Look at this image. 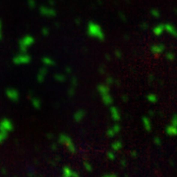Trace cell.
<instances>
[{"instance_id":"obj_22","label":"cell","mask_w":177,"mask_h":177,"mask_svg":"<svg viewBox=\"0 0 177 177\" xmlns=\"http://www.w3.org/2000/svg\"><path fill=\"white\" fill-rule=\"evenodd\" d=\"M112 130L114 131L115 134H117V133L119 132V131H120V126L118 125V124H115V125L112 127Z\"/></svg>"},{"instance_id":"obj_23","label":"cell","mask_w":177,"mask_h":177,"mask_svg":"<svg viewBox=\"0 0 177 177\" xmlns=\"http://www.w3.org/2000/svg\"><path fill=\"white\" fill-rule=\"evenodd\" d=\"M28 3H29L30 8H34V7H35V1H34V0H29Z\"/></svg>"},{"instance_id":"obj_8","label":"cell","mask_w":177,"mask_h":177,"mask_svg":"<svg viewBox=\"0 0 177 177\" xmlns=\"http://www.w3.org/2000/svg\"><path fill=\"white\" fill-rule=\"evenodd\" d=\"M45 75H47V68H46V66L42 67V68H40V71H38V77H37L38 82L40 83V84L44 83V79H45Z\"/></svg>"},{"instance_id":"obj_9","label":"cell","mask_w":177,"mask_h":177,"mask_svg":"<svg viewBox=\"0 0 177 177\" xmlns=\"http://www.w3.org/2000/svg\"><path fill=\"white\" fill-rule=\"evenodd\" d=\"M63 177H80V174L73 171L68 166H64L63 167Z\"/></svg>"},{"instance_id":"obj_19","label":"cell","mask_w":177,"mask_h":177,"mask_svg":"<svg viewBox=\"0 0 177 177\" xmlns=\"http://www.w3.org/2000/svg\"><path fill=\"white\" fill-rule=\"evenodd\" d=\"M84 166H85V168H86L88 172H92V171H93V167H92V165L90 164V162H88V161L85 160V161H84Z\"/></svg>"},{"instance_id":"obj_15","label":"cell","mask_w":177,"mask_h":177,"mask_svg":"<svg viewBox=\"0 0 177 177\" xmlns=\"http://www.w3.org/2000/svg\"><path fill=\"white\" fill-rule=\"evenodd\" d=\"M32 104L34 105V107L35 109H40V106H41V101H40V98H32Z\"/></svg>"},{"instance_id":"obj_24","label":"cell","mask_w":177,"mask_h":177,"mask_svg":"<svg viewBox=\"0 0 177 177\" xmlns=\"http://www.w3.org/2000/svg\"><path fill=\"white\" fill-rule=\"evenodd\" d=\"M48 34H49V31L47 28H44V29H42V34H44V37H46Z\"/></svg>"},{"instance_id":"obj_27","label":"cell","mask_w":177,"mask_h":177,"mask_svg":"<svg viewBox=\"0 0 177 177\" xmlns=\"http://www.w3.org/2000/svg\"><path fill=\"white\" fill-rule=\"evenodd\" d=\"M2 28H1V21H0V40H1V38H2Z\"/></svg>"},{"instance_id":"obj_28","label":"cell","mask_w":177,"mask_h":177,"mask_svg":"<svg viewBox=\"0 0 177 177\" xmlns=\"http://www.w3.org/2000/svg\"><path fill=\"white\" fill-rule=\"evenodd\" d=\"M47 137L48 139H53V135H51V134H47Z\"/></svg>"},{"instance_id":"obj_16","label":"cell","mask_w":177,"mask_h":177,"mask_svg":"<svg viewBox=\"0 0 177 177\" xmlns=\"http://www.w3.org/2000/svg\"><path fill=\"white\" fill-rule=\"evenodd\" d=\"M111 148H112V150L113 151H115V152H117L119 150H121V148H122V143L120 141H116L114 142L112 145H111Z\"/></svg>"},{"instance_id":"obj_12","label":"cell","mask_w":177,"mask_h":177,"mask_svg":"<svg viewBox=\"0 0 177 177\" xmlns=\"http://www.w3.org/2000/svg\"><path fill=\"white\" fill-rule=\"evenodd\" d=\"M98 91L100 95L107 94H109V87L107 86V85H98Z\"/></svg>"},{"instance_id":"obj_6","label":"cell","mask_w":177,"mask_h":177,"mask_svg":"<svg viewBox=\"0 0 177 177\" xmlns=\"http://www.w3.org/2000/svg\"><path fill=\"white\" fill-rule=\"evenodd\" d=\"M5 94L7 95V98H9L10 100H12L14 102H17L18 100H19L20 98V94L19 92H18L16 88H7Z\"/></svg>"},{"instance_id":"obj_5","label":"cell","mask_w":177,"mask_h":177,"mask_svg":"<svg viewBox=\"0 0 177 177\" xmlns=\"http://www.w3.org/2000/svg\"><path fill=\"white\" fill-rule=\"evenodd\" d=\"M0 130L1 131H5V132L9 133L11 131L14 130V125L12 121L8 118H4L0 121Z\"/></svg>"},{"instance_id":"obj_1","label":"cell","mask_w":177,"mask_h":177,"mask_svg":"<svg viewBox=\"0 0 177 177\" xmlns=\"http://www.w3.org/2000/svg\"><path fill=\"white\" fill-rule=\"evenodd\" d=\"M87 33L91 38H94L98 40H104V33L102 31L101 27L94 22H90L87 28Z\"/></svg>"},{"instance_id":"obj_14","label":"cell","mask_w":177,"mask_h":177,"mask_svg":"<svg viewBox=\"0 0 177 177\" xmlns=\"http://www.w3.org/2000/svg\"><path fill=\"white\" fill-rule=\"evenodd\" d=\"M42 63L44 64V66L46 67H50V66H54L55 65V61L49 57H44L42 58Z\"/></svg>"},{"instance_id":"obj_2","label":"cell","mask_w":177,"mask_h":177,"mask_svg":"<svg viewBox=\"0 0 177 177\" xmlns=\"http://www.w3.org/2000/svg\"><path fill=\"white\" fill-rule=\"evenodd\" d=\"M34 44V38L32 35H25L19 41V49L21 53H27L28 49Z\"/></svg>"},{"instance_id":"obj_17","label":"cell","mask_w":177,"mask_h":177,"mask_svg":"<svg viewBox=\"0 0 177 177\" xmlns=\"http://www.w3.org/2000/svg\"><path fill=\"white\" fill-rule=\"evenodd\" d=\"M8 134L9 133L5 132V131H1V130H0V144H2L3 142H4L7 139V138H8Z\"/></svg>"},{"instance_id":"obj_26","label":"cell","mask_w":177,"mask_h":177,"mask_svg":"<svg viewBox=\"0 0 177 177\" xmlns=\"http://www.w3.org/2000/svg\"><path fill=\"white\" fill-rule=\"evenodd\" d=\"M51 148L53 151H55V150H57V144H52V147Z\"/></svg>"},{"instance_id":"obj_20","label":"cell","mask_w":177,"mask_h":177,"mask_svg":"<svg viewBox=\"0 0 177 177\" xmlns=\"http://www.w3.org/2000/svg\"><path fill=\"white\" fill-rule=\"evenodd\" d=\"M106 134H107V136L109 137V138H113L115 136V133H114V131L112 130V128H109L108 130H107V132H106Z\"/></svg>"},{"instance_id":"obj_21","label":"cell","mask_w":177,"mask_h":177,"mask_svg":"<svg viewBox=\"0 0 177 177\" xmlns=\"http://www.w3.org/2000/svg\"><path fill=\"white\" fill-rule=\"evenodd\" d=\"M107 157H108L109 159H111V160H114L115 159V155H114V153H113V152H108Z\"/></svg>"},{"instance_id":"obj_18","label":"cell","mask_w":177,"mask_h":177,"mask_svg":"<svg viewBox=\"0 0 177 177\" xmlns=\"http://www.w3.org/2000/svg\"><path fill=\"white\" fill-rule=\"evenodd\" d=\"M54 79L57 81V82L62 83V82H64L65 81V76H63L62 74H57V75L54 76Z\"/></svg>"},{"instance_id":"obj_25","label":"cell","mask_w":177,"mask_h":177,"mask_svg":"<svg viewBox=\"0 0 177 177\" xmlns=\"http://www.w3.org/2000/svg\"><path fill=\"white\" fill-rule=\"evenodd\" d=\"M101 177H117L115 174H105V175H102Z\"/></svg>"},{"instance_id":"obj_3","label":"cell","mask_w":177,"mask_h":177,"mask_svg":"<svg viewBox=\"0 0 177 177\" xmlns=\"http://www.w3.org/2000/svg\"><path fill=\"white\" fill-rule=\"evenodd\" d=\"M58 142H59V144H65L70 153H72V154L76 153L75 145H74L72 139H71L69 136H67L66 134H60V136L58 138Z\"/></svg>"},{"instance_id":"obj_29","label":"cell","mask_w":177,"mask_h":177,"mask_svg":"<svg viewBox=\"0 0 177 177\" xmlns=\"http://www.w3.org/2000/svg\"><path fill=\"white\" fill-rule=\"evenodd\" d=\"M66 71H67V72H68V73H70V72H71V71H72V70H71L70 68H67V69H66Z\"/></svg>"},{"instance_id":"obj_7","label":"cell","mask_w":177,"mask_h":177,"mask_svg":"<svg viewBox=\"0 0 177 177\" xmlns=\"http://www.w3.org/2000/svg\"><path fill=\"white\" fill-rule=\"evenodd\" d=\"M40 15L44 17H54L56 16V11L54 9L49 8L46 6H40Z\"/></svg>"},{"instance_id":"obj_13","label":"cell","mask_w":177,"mask_h":177,"mask_svg":"<svg viewBox=\"0 0 177 177\" xmlns=\"http://www.w3.org/2000/svg\"><path fill=\"white\" fill-rule=\"evenodd\" d=\"M101 100L105 105H107V106H110V104H112V98L109 94L101 95Z\"/></svg>"},{"instance_id":"obj_4","label":"cell","mask_w":177,"mask_h":177,"mask_svg":"<svg viewBox=\"0 0 177 177\" xmlns=\"http://www.w3.org/2000/svg\"><path fill=\"white\" fill-rule=\"evenodd\" d=\"M31 61H32V57H31V55L28 54V53H21L20 52V54L16 55L15 57L13 58L14 64H16V65H25V64L30 63Z\"/></svg>"},{"instance_id":"obj_11","label":"cell","mask_w":177,"mask_h":177,"mask_svg":"<svg viewBox=\"0 0 177 177\" xmlns=\"http://www.w3.org/2000/svg\"><path fill=\"white\" fill-rule=\"evenodd\" d=\"M110 113H111L112 119L114 120L115 122H118L120 120V113H119L118 109L116 108L115 106H111V107H110Z\"/></svg>"},{"instance_id":"obj_10","label":"cell","mask_w":177,"mask_h":177,"mask_svg":"<svg viewBox=\"0 0 177 177\" xmlns=\"http://www.w3.org/2000/svg\"><path fill=\"white\" fill-rule=\"evenodd\" d=\"M86 116V111L83 110V109H79L78 111L75 112L74 114V120L76 122H81L84 119V117Z\"/></svg>"}]
</instances>
